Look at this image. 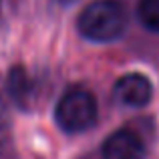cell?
<instances>
[{"instance_id":"cell-4","label":"cell","mask_w":159,"mask_h":159,"mask_svg":"<svg viewBox=\"0 0 159 159\" xmlns=\"http://www.w3.org/2000/svg\"><path fill=\"white\" fill-rule=\"evenodd\" d=\"M145 145L135 131L121 129L103 143V159H143Z\"/></svg>"},{"instance_id":"cell-5","label":"cell","mask_w":159,"mask_h":159,"mask_svg":"<svg viewBox=\"0 0 159 159\" xmlns=\"http://www.w3.org/2000/svg\"><path fill=\"white\" fill-rule=\"evenodd\" d=\"M8 93H10L12 101L18 107L26 109L30 107L32 99H34V83H32L30 75L22 69V66H12L8 73Z\"/></svg>"},{"instance_id":"cell-1","label":"cell","mask_w":159,"mask_h":159,"mask_svg":"<svg viewBox=\"0 0 159 159\" xmlns=\"http://www.w3.org/2000/svg\"><path fill=\"white\" fill-rule=\"evenodd\" d=\"M77 28L93 43H111L123 36L127 28V12L119 0H93L81 10Z\"/></svg>"},{"instance_id":"cell-2","label":"cell","mask_w":159,"mask_h":159,"mask_svg":"<svg viewBox=\"0 0 159 159\" xmlns=\"http://www.w3.org/2000/svg\"><path fill=\"white\" fill-rule=\"evenodd\" d=\"M57 125L66 133H83L97 121V101L83 87H70L62 93L54 109Z\"/></svg>"},{"instance_id":"cell-3","label":"cell","mask_w":159,"mask_h":159,"mask_svg":"<svg viewBox=\"0 0 159 159\" xmlns=\"http://www.w3.org/2000/svg\"><path fill=\"white\" fill-rule=\"evenodd\" d=\"M153 87L145 75L141 73H127L117 79L113 87V97L117 103L125 107H145L151 101Z\"/></svg>"},{"instance_id":"cell-6","label":"cell","mask_w":159,"mask_h":159,"mask_svg":"<svg viewBox=\"0 0 159 159\" xmlns=\"http://www.w3.org/2000/svg\"><path fill=\"white\" fill-rule=\"evenodd\" d=\"M139 18L149 30L159 32V0H139Z\"/></svg>"}]
</instances>
